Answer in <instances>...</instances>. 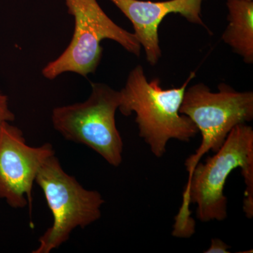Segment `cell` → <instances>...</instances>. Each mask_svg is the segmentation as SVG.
<instances>
[{"instance_id":"1","label":"cell","mask_w":253,"mask_h":253,"mask_svg":"<svg viewBox=\"0 0 253 253\" xmlns=\"http://www.w3.org/2000/svg\"><path fill=\"white\" fill-rule=\"evenodd\" d=\"M216 154L206 163H199L189 176L183 194V204L175 217L173 235L190 237L194 224L189 205H197L196 216L202 222L223 221L227 217L224 186L229 174L240 168L246 184L244 212L253 217V129L246 123L234 126Z\"/></svg>"},{"instance_id":"2","label":"cell","mask_w":253,"mask_h":253,"mask_svg":"<svg viewBox=\"0 0 253 253\" xmlns=\"http://www.w3.org/2000/svg\"><path fill=\"white\" fill-rule=\"evenodd\" d=\"M195 76L196 73H191L180 87L164 89L158 78L148 81L144 68L138 65L120 91L118 110L125 116L135 113L139 136L156 157L164 156L170 139L187 142L199 132L193 121L179 113L184 92Z\"/></svg>"},{"instance_id":"3","label":"cell","mask_w":253,"mask_h":253,"mask_svg":"<svg viewBox=\"0 0 253 253\" xmlns=\"http://www.w3.org/2000/svg\"><path fill=\"white\" fill-rule=\"evenodd\" d=\"M68 13L74 18L71 42L56 59L42 70L46 79L53 81L64 73L87 77L94 73L102 57L101 42H116L126 51L139 56L141 46L134 33L113 22L96 0H65Z\"/></svg>"},{"instance_id":"4","label":"cell","mask_w":253,"mask_h":253,"mask_svg":"<svg viewBox=\"0 0 253 253\" xmlns=\"http://www.w3.org/2000/svg\"><path fill=\"white\" fill-rule=\"evenodd\" d=\"M84 102L54 108L51 122L66 140L85 145L113 167L123 162V141L116 123L120 91L104 83H91Z\"/></svg>"},{"instance_id":"5","label":"cell","mask_w":253,"mask_h":253,"mask_svg":"<svg viewBox=\"0 0 253 253\" xmlns=\"http://www.w3.org/2000/svg\"><path fill=\"white\" fill-rule=\"evenodd\" d=\"M35 182L42 190L53 223L40 238L33 253H49L69 239L78 227L84 229L101 217L104 200L100 193L84 189L64 170L56 156L42 165Z\"/></svg>"},{"instance_id":"6","label":"cell","mask_w":253,"mask_h":253,"mask_svg":"<svg viewBox=\"0 0 253 253\" xmlns=\"http://www.w3.org/2000/svg\"><path fill=\"white\" fill-rule=\"evenodd\" d=\"M218 89L212 92L199 83L184 92L179 113L193 121L202 136L201 146L185 162L189 176L205 154L220 149L234 126L253 121V91H237L223 83Z\"/></svg>"},{"instance_id":"7","label":"cell","mask_w":253,"mask_h":253,"mask_svg":"<svg viewBox=\"0 0 253 253\" xmlns=\"http://www.w3.org/2000/svg\"><path fill=\"white\" fill-rule=\"evenodd\" d=\"M55 154L46 143L33 147L23 131L9 122L0 123V199L13 208L32 203V189L42 163Z\"/></svg>"},{"instance_id":"8","label":"cell","mask_w":253,"mask_h":253,"mask_svg":"<svg viewBox=\"0 0 253 253\" xmlns=\"http://www.w3.org/2000/svg\"><path fill=\"white\" fill-rule=\"evenodd\" d=\"M130 21L134 34L143 46L146 60L155 66L162 56L158 38V26L169 14H179L189 22L206 27L201 17L204 0H110Z\"/></svg>"},{"instance_id":"9","label":"cell","mask_w":253,"mask_h":253,"mask_svg":"<svg viewBox=\"0 0 253 253\" xmlns=\"http://www.w3.org/2000/svg\"><path fill=\"white\" fill-rule=\"evenodd\" d=\"M229 24L223 33V41L230 46L248 64L253 63V1L227 0Z\"/></svg>"},{"instance_id":"10","label":"cell","mask_w":253,"mask_h":253,"mask_svg":"<svg viewBox=\"0 0 253 253\" xmlns=\"http://www.w3.org/2000/svg\"><path fill=\"white\" fill-rule=\"evenodd\" d=\"M14 120V113L9 108V98L0 91V123H11Z\"/></svg>"},{"instance_id":"11","label":"cell","mask_w":253,"mask_h":253,"mask_svg":"<svg viewBox=\"0 0 253 253\" xmlns=\"http://www.w3.org/2000/svg\"><path fill=\"white\" fill-rule=\"evenodd\" d=\"M231 246L225 244L224 241L219 239H213L211 240V245L207 251H205L206 253H230L229 251Z\"/></svg>"}]
</instances>
